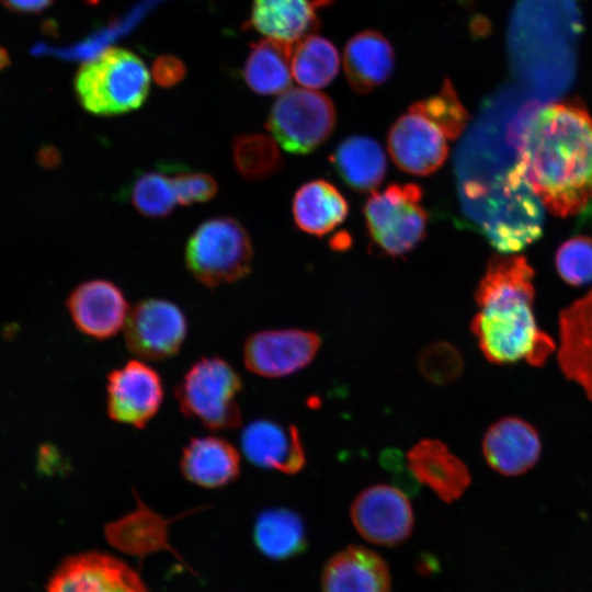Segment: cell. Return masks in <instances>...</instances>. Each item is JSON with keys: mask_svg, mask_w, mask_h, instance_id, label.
<instances>
[{"mask_svg": "<svg viewBox=\"0 0 592 592\" xmlns=\"http://www.w3.org/2000/svg\"><path fill=\"white\" fill-rule=\"evenodd\" d=\"M243 383L223 357L194 362L177 385L174 396L181 412L210 431H229L241 424L240 395Z\"/></svg>", "mask_w": 592, "mask_h": 592, "instance_id": "277c9868", "label": "cell"}, {"mask_svg": "<svg viewBox=\"0 0 592 592\" xmlns=\"http://www.w3.org/2000/svg\"><path fill=\"white\" fill-rule=\"evenodd\" d=\"M407 460L417 482L428 486L444 502L458 500L471 483L467 465L439 440L419 441L409 449Z\"/></svg>", "mask_w": 592, "mask_h": 592, "instance_id": "ac0fdd59", "label": "cell"}, {"mask_svg": "<svg viewBox=\"0 0 592 592\" xmlns=\"http://www.w3.org/2000/svg\"><path fill=\"white\" fill-rule=\"evenodd\" d=\"M533 278L534 270L523 255H497L489 261L476 289L478 311L470 323L488 362L540 368L555 355L556 340L535 318Z\"/></svg>", "mask_w": 592, "mask_h": 592, "instance_id": "7a4b0ae2", "label": "cell"}, {"mask_svg": "<svg viewBox=\"0 0 592 592\" xmlns=\"http://www.w3.org/2000/svg\"><path fill=\"white\" fill-rule=\"evenodd\" d=\"M418 366L430 383L442 386L460 377L464 371V358L455 345L439 341L429 344L420 352Z\"/></svg>", "mask_w": 592, "mask_h": 592, "instance_id": "4dcf8cb0", "label": "cell"}, {"mask_svg": "<svg viewBox=\"0 0 592 592\" xmlns=\"http://www.w3.org/2000/svg\"><path fill=\"white\" fill-rule=\"evenodd\" d=\"M67 308L77 329L96 340L118 333L129 314L123 291L102 278L79 284L68 296Z\"/></svg>", "mask_w": 592, "mask_h": 592, "instance_id": "2e32d148", "label": "cell"}, {"mask_svg": "<svg viewBox=\"0 0 592 592\" xmlns=\"http://www.w3.org/2000/svg\"><path fill=\"white\" fill-rule=\"evenodd\" d=\"M5 8L20 13H36L50 5L53 0H1Z\"/></svg>", "mask_w": 592, "mask_h": 592, "instance_id": "e575fe53", "label": "cell"}, {"mask_svg": "<svg viewBox=\"0 0 592 592\" xmlns=\"http://www.w3.org/2000/svg\"><path fill=\"white\" fill-rule=\"evenodd\" d=\"M10 64L7 50L0 46V70H3Z\"/></svg>", "mask_w": 592, "mask_h": 592, "instance_id": "8d00e7d4", "label": "cell"}, {"mask_svg": "<svg viewBox=\"0 0 592 592\" xmlns=\"http://www.w3.org/2000/svg\"><path fill=\"white\" fill-rule=\"evenodd\" d=\"M556 267L565 282L583 285L592 281V239L574 237L563 242L556 253Z\"/></svg>", "mask_w": 592, "mask_h": 592, "instance_id": "1f68e13d", "label": "cell"}, {"mask_svg": "<svg viewBox=\"0 0 592 592\" xmlns=\"http://www.w3.org/2000/svg\"><path fill=\"white\" fill-rule=\"evenodd\" d=\"M513 169L543 207L560 217L592 208V117L574 104L527 106L510 125Z\"/></svg>", "mask_w": 592, "mask_h": 592, "instance_id": "6da1fadb", "label": "cell"}, {"mask_svg": "<svg viewBox=\"0 0 592 592\" xmlns=\"http://www.w3.org/2000/svg\"><path fill=\"white\" fill-rule=\"evenodd\" d=\"M150 90V75L133 52L110 47L84 61L75 77L81 106L100 116H114L139 109Z\"/></svg>", "mask_w": 592, "mask_h": 592, "instance_id": "3957f363", "label": "cell"}, {"mask_svg": "<svg viewBox=\"0 0 592 592\" xmlns=\"http://www.w3.org/2000/svg\"><path fill=\"white\" fill-rule=\"evenodd\" d=\"M343 66L351 89L357 94H367L391 76L395 52L382 33L374 30L362 31L346 43Z\"/></svg>", "mask_w": 592, "mask_h": 592, "instance_id": "7402d4cb", "label": "cell"}, {"mask_svg": "<svg viewBox=\"0 0 592 592\" xmlns=\"http://www.w3.org/2000/svg\"><path fill=\"white\" fill-rule=\"evenodd\" d=\"M39 160L47 167L56 166L59 160L58 151L55 148L46 147L42 149Z\"/></svg>", "mask_w": 592, "mask_h": 592, "instance_id": "d590c367", "label": "cell"}, {"mask_svg": "<svg viewBox=\"0 0 592 592\" xmlns=\"http://www.w3.org/2000/svg\"><path fill=\"white\" fill-rule=\"evenodd\" d=\"M332 0H253L249 26L286 43L312 34L320 25L318 11Z\"/></svg>", "mask_w": 592, "mask_h": 592, "instance_id": "44dd1931", "label": "cell"}, {"mask_svg": "<svg viewBox=\"0 0 592 592\" xmlns=\"http://www.w3.org/2000/svg\"><path fill=\"white\" fill-rule=\"evenodd\" d=\"M293 44L267 37L251 45L243 67V79L252 91L261 95H275L288 89Z\"/></svg>", "mask_w": 592, "mask_h": 592, "instance_id": "d4e9b609", "label": "cell"}, {"mask_svg": "<svg viewBox=\"0 0 592 592\" xmlns=\"http://www.w3.org/2000/svg\"><path fill=\"white\" fill-rule=\"evenodd\" d=\"M47 592H147L138 573L122 560L98 551L67 558Z\"/></svg>", "mask_w": 592, "mask_h": 592, "instance_id": "4fadbf2b", "label": "cell"}, {"mask_svg": "<svg viewBox=\"0 0 592 592\" xmlns=\"http://www.w3.org/2000/svg\"><path fill=\"white\" fill-rule=\"evenodd\" d=\"M320 346L321 338L314 331L296 328L262 330L244 341L243 363L255 375L285 377L308 366Z\"/></svg>", "mask_w": 592, "mask_h": 592, "instance_id": "8fae6325", "label": "cell"}, {"mask_svg": "<svg viewBox=\"0 0 592 592\" xmlns=\"http://www.w3.org/2000/svg\"><path fill=\"white\" fill-rule=\"evenodd\" d=\"M409 107L435 123L448 140L457 139L466 128L469 119L468 112L448 79L444 80L436 94L419 100Z\"/></svg>", "mask_w": 592, "mask_h": 592, "instance_id": "f546056e", "label": "cell"}, {"mask_svg": "<svg viewBox=\"0 0 592 592\" xmlns=\"http://www.w3.org/2000/svg\"><path fill=\"white\" fill-rule=\"evenodd\" d=\"M124 328L128 351L139 360L156 362L180 352L187 334V320L174 303L147 298L129 310Z\"/></svg>", "mask_w": 592, "mask_h": 592, "instance_id": "ba28073f", "label": "cell"}, {"mask_svg": "<svg viewBox=\"0 0 592 592\" xmlns=\"http://www.w3.org/2000/svg\"><path fill=\"white\" fill-rule=\"evenodd\" d=\"M488 466L505 477L528 473L538 463L543 442L535 425L527 420L506 415L489 425L481 441Z\"/></svg>", "mask_w": 592, "mask_h": 592, "instance_id": "9a60e30c", "label": "cell"}, {"mask_svg": "<svg viewBox=\"0 0 592 592\" xmlns=\"http://www.w3.org/2000/svg\"><path fill=\"white\" fill-rule=\"evenodd\" d=\"M422 189L415 183H392L372 192L363 208L372 244L389 257L412 251L425 237L428 214Z\"/></svg>", "mask_w": 592, "mask_h": 592, "instance_id": "8992f818", "label": "cell"}, {"mask_svg": "<svg viewBox=\"0 0 592 592\" xmlns=\"http://www.w3.org/2000/svg\"><path fill=\"white\" fill-rule=\"evenodd\" d=\"M89 4H96L100 0H84Z\"/></svg>", "mask_w": 592, "mask_h": 592, "instance_id": "74e56055", "label": "cell"}, {"mask_svg": "<svg viewBox=\"0 0 592 592\" xmlns=\"http://www.w3.org/2000/svg\"><path fill=\"white\" fill-rule=\"evenodd\" d=\"M447 137L431 119L409 107L391 125L387 149L394 163L419 177L436 172L448 157Z\"/></svg>", "mask_w": 592, "mask_h": 592, "instance_id": "7c38bea8", "label": "cell"}, {"mask_svg": "<svg viewBox=\"0 0 592 592\" xmlns=\"http://www.w3.org/2000/svg\"><path fill=\"white\" fill-rule=\"evenodd\" d=\"M390 583L385 560L361 546L338 551L321 574L322 592H390Z\"/></svg>", "mask_w": 592, "mask_h": 592, "instance_id": "d6986e66", "label": "cell"}, {"mask_svg": "<svg viewBox=\"0 0 592 592\" xmlns=\"http://www.w3.org/2000/svg\"><path fill=\"white\" fill-rule=\"evenodd\" d=\"M275 139L261 133L240 134L232 141V161L237 172L248 181L274 175L283 166Z\"/></svg>", "mask_w": 592, "mask_h": 592, "instance_id": "83f0119b", "label": "cell"}, {"mask_svg": "<svg viewBox=\"0 0 592 592\" xmlns=\"http://www.w3.org/2000/svg\"><path fill=\"white\" fill-rule=\"evenodd\" d=\"M253 540L264 556L274 560L292 558L307 547L300 515L286 508L262 511L253 525Z\"/></svg>", "mask_w": 592, "mask_h": 592, "instance_id": "484cf974", "label": "cell"}, {"mask_svg": "<svg viewBox=\"0 0 592 592\" xmlns=\"http://www.w3.org/2000/svg\"><path fill=\"white\" fill-rule=\"evenodd\" d=\"M335 124L337 111L330 98L311 89L293 88L273 103L266 128L286 151L307 155L329 139Z\"/></svg>", "mask_w": 592, "mask_h": 592, "instance_id": "52a82bcc", "label": "cell"}, {"mask_svg": "<svg viewBox=\"0 0 592 592\" xmlns=\"http://www.w3.org/2000/svg\"><path fill=\"white\" fill-rule=\"evenodd\" d=\"M340 56L327 38L308 34L293 44L292 76L309 89L327 87L338 75Z\"/></svg>", "mask_w": 592, "mask_h": 592, "instance_id": "4316f807", "label": "cell"}, {"mask_svg": "<svg viewBox=\"0 0 592 592\" xmlns=\"http://www.w3.org/2000/svg\"><path fill=\"white\" fill-rule=\"evenodd\" d=\"M556 342L561 374L592 401V289L560 311Z\"/></svg>", "mask_w": 592, "mask_h": 592, "instance_id": "5bb4252c", "label": "cell"}, {"mask_svg": "<svg viewBox=\"0 0 592 592\" xmlns=\"http://www.w3.org/2000/svg\"><path fill=\"white\" fill-rule=\"evenodd\" d=\"M292 213L299 230L321 237L346 219L349 204L335 185L318 179L303 184L295 192Z\"/></svg>", "mask_w": 592, "mask_h": 592, "instance_id": "cb8c5ba5", "label": "cell"}, {"mask_svg": "<svg viewBox=\"0 0 592 592\" xmlns=\"http://www.w3.org/2000/svg\"><path fill=\"white\" fill-rule=\"evenodd\" d=\"M180 469L183 477L196 486L223 488L239 477L240 455L237 448L223 437H192L182 449Z\"/></svg>", "mask_w": 592, "mask_h": 592, "instance_id": "ffe728a7", "label": "cell"}, {"mask_svg": "<svg viewBox=\"0 0 592 592\" xmlns=\"http://www.w3.org/2000/svg\"><path fill=\"white\" fill-rule=\"evenodd\" d=\"M184 259L200 283L216 287L250 273L253 247L248 231L237 219L218 216L204 220L191 234Z\"/></svg>", "mask_w": 592, "mask_h": 592, "instance_id": "5b68a950", "label": "cell"}, {"mask_svg": "<svg viewBox=\"0 0 592 592\" xmlns=\"http://www.w3.org/2000/svg\"><path fill=\"white\" fill-rule=\"evenodd\" d=\"M241 451L252 465L294 475L306 464L298 429L269 419L250 422L240 436Z\"/></svg>", "mask_w": 592, "mask_h": 592, "instance_id": "e0dca14e", "label": "cell"}, {"mask_svg": "<svg viewBox=\"0 0 592 592\" xmlns=\"http://www.w3.org/2000/svg\"><path fill=\"white\" fill-rule=\"evenodd\" d=\"M184 73L183 64L173 56H161L153 64V79L159 86L166 88L177 84Z\"/></svg>", "mask_w": 592, "mask_h": 592, "instance_id": "836d02e7", "label": "cell"}, {"mask_svg": "<svg viewBox=\"0 0 592 592\" xmlns=\"http://www.w3.org/2000/svg\"><path fill=\"white\" fill-rule=\"evenodd\" d=\"M350 516L364 539L387 547L405 543L414 524L407 496L398 488L384 483L362 490L352 502Z\"/></svg>", "mask_w": 592, "mask_h": 592, "instance_id": "30bf717a", "label": "cell"}, {"mask_svg": "<svg viewBox=\"0 0 592 592\" xmlns=\"http://www.w3.org/2000/svg\"><path fill=\"white\" fill-rule=\"evenodd\" d=\"M330 162L340 179L358 193L376 190L387 172L383 147L376 139L365 135H352L343 139L331 153Z\"/></svg>", "mask_w": 592, "mask_h": 592, "instance_id": "603a6c76", "label": "cell"}, {"mask_svg": "<svg viewBox=\"0 0 592 592\" xmlns=\"http://www.w3.org/2000/svg\"><path fill=\"white\" fill-rule=\"evenodd\" d=\"M127 198L133 207L148 218L171 214L178 200L171 177L162 171H145L129 183Z\"/></svg>", "mask_w": 592, "mask_h": 592, "instance_id": "f1b7e54d", "label": "cell"}, {"mask_svg": "<svg viewBox=\"0 0 592 592\" xmlns=\"http://www.w3.org/2000/svg\"><path fill=\"white\" fill-rule=\"evenodd\" d=\"M171 179L178 203L183 206L208 202L218 192L216 180L205 172L178 169Z\"/></svg>", "mask_w": 592, "mask_h": 592, "instance_id": "d6a6232c", "label": "cell"}, {"mask_svg": "<svg viewBox=\"0 0 592 592\" xmlns=\"http://www.w3.org/2000/svg\"><path fill=\"white\" fill-rule=\"evenodd\" d=\"M164 397L161 376L143 360H132L106 376V413L112 421L143 430Z\"/></svg>", "mask_w": 592, "mask_h": 592, "instance_id": "9c48e42d", "label": "cell"}]
</instances>
